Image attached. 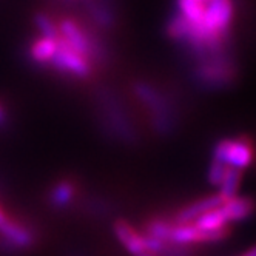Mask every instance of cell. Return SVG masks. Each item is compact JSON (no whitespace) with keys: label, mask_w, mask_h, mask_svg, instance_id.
Returning a JSON list of instances; mask_svg holds the SVG:
<instances>
[{"label":"cell","mask_w":256,"mask_h":256,"mask_svg":"<svg viewBox=\"0 0 256 256\" xmlns=\"http://www.w3.org/2000/svg\"><path fill=\"white\" fill-rule=\"evenodd\" d=\"M50 64L59 70L60 72L76 76V78H86L91 72V65L88 62V58L82 56L80 52L72 50L64 38H58V46Z\"/></svg>","instance_id":"1"},{"label":"cell","mask_w":256,"mask_h":256,"mask_svg":"<svg viewBox=\"0 0 256 256\" xmlns=\"http://www.w3.org/2000/svg\"><path fill=\"white\" fill-rule=\"evenodd\" d=\"M214 160L226 164L228 167L242 170L252 164L253 150L246 139H224L214 147Z\"/></svg>","instance_id":"2"},{"label":"cell","mask_w":256,"mask_h":256,"mask_svg":"<svg viewBox=\"0 0 256 256\" xmlns=\"http://www.w3.org/2000/svg\"><path fill=\"white\" fill-rule=\"evenodd\" d=\"M59 30V36L66 40V44L76 50L78 52H80L82 56L88 58L91 51H93V44L88 39V36L84 32V30L71 19H64L60 22V25L58 26Z\"/></svg>","instance_id":"3"},{"label":"cell","mask_w":256,"mask_h":256,"mask_svg":"<svg viewBox=\"0 0 256 256\" xmlns=\"http://www.w3.org/2000/svg\"><path fill=\"white\" fill-rule=\"evenodd\" d=\"M114 233L120 244L133 256H142L145 252H148L144 242V236L139 234L126 221H118L114 224Z\"/></svg>","instance_id":"4"},{"label":"cell","mask_w":256,"mask_h":256,"mask_svg":"<svg viewBox=\"0 0 256 256\" xmlns=\"http://www.w3.org/2000/svg\"><path fill=\"white\" fill-rule=\"evenodd\" d=\"M0 234L4 236V240L10 246L17 248H28L34 242L31 232L17 221H12V219H6L5 224L0 226Z\"/></svg>","instance_id":"5"},{"label":"cell","mask_w":256,"mask_h":256,"mask_svg":"<svg viewBox=\"0 0 256 256\" xmlns=\"http://www.w3.org/2000/svg\"><path fill=\"white\" fill-rule=\"evenodd\" d=\"M224 202H226V199L221 194H213V196L200 199V200H198V202H194V204H192V206H188L184 210L179 212V214L176 216V224L193 222L199 214H202L212 208L221 207Z\"/></svg>","instance_id":"6"},{"label":"cell","mask_w":256,"mask_h":256,"mask_svg":"<svg viewBox=\"0 0 256 256\" xmlns=\"http://www.w3.org/2000/svg\"><path fill=\"white\" fill-rule=\"evenodd\" d=\"M227 224H228V221H227V218L221 207L212 208L202 214H199L193 221V226L204 233H213L218 230L227 228Z\"/></svg>","instance_id":"7"},{"label":"cell","mask_w":256,"mask_h":256,"mask_svg":"<svg viewBox=\"0 0 256 256\" xmlns=\"http://www.w3.org/2000/svg\"><path fill=\"white\" fill-rule=\"evenodd\" d=\"M227 221H242V219L248 218L253 212V204L248 198H240V196H233L227 199L226 202L221 206Z\"/></svg>","instance_id":"8"},{"label":"cell","mask_w":256,"mask_h":256,"mask_svg":"<svg viewBox=\"0 0 256 256\" xmlns=\"http://www.w3.org/2000/svg\"><path fill=\"white\" fill-rule=\"evenodd\" d=\"M58 38H59V36H58ZM58 38L52 39V38H45V36L39 38L30 48L31 59L34 62H38V64H48L52 59L54 52H56Z\"/></svg>","instance_id":"9"},{"label":"cell","mask_w":256,"mask_h":256,"mask_svg":"<svg viewBox=\"0 0 256 256\" xmlns=\"http://www.w3.org/2000/svg\"><path fill=\"white\" fill-rule=\"evenodd\" d=\"M241 176H242L241 170L233 168V167L227 168L222 182L219 184V187H221V192H219V194H221L226 200L233 198V196H236V192H238V188H240V184H241Z\"/></svg>","instance_id":"10"},{"label":"cell","mask_w":256,"mask_h":256,"mask_svg":"<svg viewBox=\"0 0 256 256\" xmlns=\"http://www.w3.org/2000/svg\"><path fill=\"white\" fill-rule=\"evenodd\" d=\"M72 196H74V187L70 182H60L51 192V202L58 207H65L71 202Z\"/></svg>","instance_id":"11"},{"label":"cell","mask_w":256,"mask_h":256,"mask_svg":"<svg viewBox=\"0 0 256 256\" xmlns=\"http://www.w3.org/2000/svg\"><path fill=\"white\" fill-rule=\"evenodd\" d=\"M172 226L167 221H162V219H154V221L148 222L147 226V233L156 240L162 241V242H168L170 241V232H172Z\"/></svg>","instance_id":"12"},{"label":"cell","mask_w":256,"mask_h":256,"mask_svg":"<svg viewBox=\"0 0 256 256\" xmlns=\"http://www.w3.org/2000/svg\"><path fill=\"white\" fill-rule=\"evenodd\" d=\"M36 25H38V28L40 30L42 36H45V38H52L56 39L59 36V30H58V25L54 24L48 16L45 14H38L36 16Z\"/></svg>","instance_id":"13"},{"label":"cell","mask_w":256,"mask_h":256,"mask_svg":"<svg viewBox=\"0 0 256 256\" xmlns=\"http://www.w3.org/2000/svg\"><path fill=\"white\" fill-rule=\"evenodd\" d=\"M227 168H228V166H226V164L219 162V160H213L210 166V170H208V180L213 186H219L226 176Z\"/></svg>","instance_id":"14"},{"label":"cell","mask_w":256,"mask_h":256,"mask_svg":"<svg viewBox=\"0 0 256 256\" xmlns=\"http://www.w3.org/2000/svg\"><path fill=\"white\" fill-rule=\"evenodd\" d=\"M6 120V114H5V110L2 108V105H0V125H4Z\"/></svg>","instance_id":"15"},{"label":"cell","mask_w":256,"mask_h":256,"mask_svg":"<svg viewBox=\"0 0 256 256\" xmlns=\"http://www.w3.org/2000/svg\"><path fill=\"white\" fill-rule=\"evenodd\" d=\"M6 214H5V212L2 210V208H0V226H4L5 224V221H6Z\"/></svg>","instance_id":"16"}]
</instances>
